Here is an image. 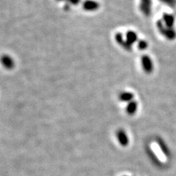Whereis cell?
I'll list each match as a JSON object with an SVG mask.
<instances>
[{"label":"cell","instance_id":"1","mask_svg":"<svg viewBox=\"0 0 176 176\" xmlns=\"http://www.w3.org/2000/svg\"><path fill=\"white\" fill-rule=\"evenodd\" d=\"M157 29L159 30L162 35L168 40H174L176 38V32L173 29L166 27V25H164L163 21H158L157 22Z\"/></svg>","mask_w":176,"mask_h":176},{"label":"cell","instance_id":"2","mask_svg":"<svg viewBox=\"0 0 176 176\" xmlns=\"http://www.w3.org/2000/svg\"><path fill=\"white\" fill-rule=\"evenodd\" d=\"M141 65L145 73H151L153 70V63L149 56H143L141 57Z\"/></svg>","mask_w":176,"mask_h":176},{"label":"cell","instance_id":"3","mask_svg":"<svg viewBox=\"0 0 176 176\" xmlns=\"http://www.w3.org/2000/svg\"><path fill=\"white\" fill-rule=\"evenodd\" d=\"M139 8L146 17H149L152 12V0H140Z\"/></svg>","mask_w":176,"mask_h":176},{"label":"cell","instance_id":"4","mask_svg":"<svg viewBox=\"0 0 176 176\" xmlns=\"http://www.w3.org/2000/svg\"><path fill=\"white\" fill-rule=\"evenodd\" d=\"M100 4L99 2H95L94 0H85L82 3V8L87 12H93L99 8Z\"/></svg>","mask_w":176,"mask_h":176},{"label":"cell","instance_id":"5","mask_svg":"<svg viewBox=\"0 0 176 176\" xmlns=\"http://www.w3.org/2000/svg\"><path fill=\"white\" fill-rule=\"evenodd\" d=\"M117 139L118 142L120 143V144L123 147L127 146L129 144V139H128L127 134L123 130L120 129L117 131Z\"/></svg>","mask_w":176,"mask_h":176},{"label":"cell","instance_id":"6","mask_svg":"<svg viewBox=\"0 0 176 176\" xmlns=\"http://www.w3.org/2000/svg\"><path fill=\"white\" fill-rule=\"evenodd\" d=\"M1 63L3 65V67L6 68L7 69H12L14 67V61L12 58L7 55H4L1 57Z\"/></svg>","mask_w":176,"mask_h":176},{"label":"cell","instance_id":"7","mask_svg":"<svg viewBox=\"0 0 176 176\" xmlns=\"http://www.w3.org/2000/svg\"><path fill=\"white\" fill-rule=\"evenodd\" d=\"M162 21L164 22V25H166V27L173 29L174 24V17L173 15L168 14V13H164L162 16Z\"/></svg>","mask_w":176,"mask_h":176},{"label":"cell","instance_id":"8","mask_svg":"<svg viewBox=\"0 0 176 176\" xmlns=\"http://www.w3.org/2000/svg\"><path fill=\"white\" fill-rule=\"evenodd\" d=\"M115 39L117 43L119 44V45H121L124 49H126V51L131 50V46L129 45V43H128L126 41H124L123 36H122V34H121V33H117V34H116Z\"/></svg>","mask_w":176,"mask_h":176},{"label":"cell","instance_id":"9","mask_svg":"<svg viewBox=\"0 0 176 176\" xmlns=\"http://www.w3.org/2000/svg\"><path fill=\"white\" fill-rule=\"evenodd\" d=\"M156 141H157V145H158V147L160 148V149H161V151L163 153L164 155L166 156V157H169V156L170 155V150H169L168 147L166 146V144H165V142L160 138L156 139Z\"/></svg>","mask_w":176,"mask_h":176},{"label":"cell","instance_id":"10","mask_svg":"<svg viewBox=\"0 0 176 176\" xmlns=\"http://www.w3.org/2000/svg\"><path fill=\"white\" fill-rule=\"evenodd\" d=\"M137 109H138V103L132 100L128 103L127 106H126V113L129 115H134V113H136Z\"/></svg>","mask_w":176,"mask_h":176},{"label":"cell","instance_id":"11","mask_svg":"<svg viewBox=\"0 0 176 176\" xmlns=\"http://www.w3.org/2000/svg\"><path fill=\"white\" fill-rule=\"evenodd\" d=\"M126 42L129 43V45L132 46L134 42H136L138 40V36L137 34L134 33V31H127L126 34Z\"/></svg>","mask_w":176,"mask_h":176},{"label":"cell","instance_id":"12","mask_svg":"<svg viewBox=\"0 0 176 176\" xmlns=\"http://www.w3.org/2000/svg\"><path fill=\"white\" fill-rule=\"evenodd\" d=\"M134 95L130 92H122L119 95V100L122 102H130L133 100Z\"/></svg>","mask_w":176,"mask_h":176},{"label":"cell","instance_id":"13","mask_svg":"<svg viewBox=\"0 0 176 176\" xmlns=\"http://www.w3.org/2000/svg\"><path fill=\"white\" fill-rule=\"evenodd\" d=\"M147 153H148L149 157H150V159L152 160V161H153V163L156 164L157 166H161V161H160L159 159H158V157H156L155 153H153V150H152L151 149L148 148V149H147Z\"/></svg>","mask_w":176,"mask_h":176},{"label":"cell","instance_id":"14","mask_svg":"<svg viewBox=\"0 0 176 176\" xmlns=\"http://www.w3.org/2000/svg\"><path fill=\"white\" fill-rule=\"evenodd\" d=\"M159 1L170 7H174L176 6V0H159Z\"/></svg>","mask_w":176,"mask_h":176},{"label":"cell","instance_id":"15","mask_svg":"<svg viewBox=\"0 0 176 176\" xmlns=\"http://www.w3.org/2000/svg\"><path fill=\"white\" fill-rule=\"evenodd\" d=\"M137 46L139 50H145L148 47V43L144 40H140V41H139Z\"/></svg>","mask_w":176,"mask_h":176},{"label":"cell","instance_id":"16","mask_svg":"<svg viewBox=\"0 0 176 176\" xmlns=\"http://www.w3.org/2000/svg\"><path fill=\"white\" fill-rule=\"evenodd\" d=\"M66 2H68L70 4H73V5H78L80 2H81V0H67Z\"/></svg>","mask_w":176,"mask_h":176},{"label":"cell","instance_id":"17","mask_svg":"<svg viewBox=\"0 0 176 176\" xmlns=\"http://www.w3.org/2000/svg\"><path fill=\"white\" fill-rule=\"evenodd\" d=\"M65 9H66V10H68V9H69V5H68V4L65 5Z\"/></svg>","mask_w":176,"mask_h":176},{"label":"cell","instance_id":"18","mask_svg":"<svg viewBox=\"0 0 176 176\" xmlns=\"http://www.w3.org/2000/svg\"><path fill=\"white\" fill-rule=\"evenodd\" d=\"M57 1H67V0H57Z\"/></svg>","mask_w":176,"mask_h":176}]
</instances>
